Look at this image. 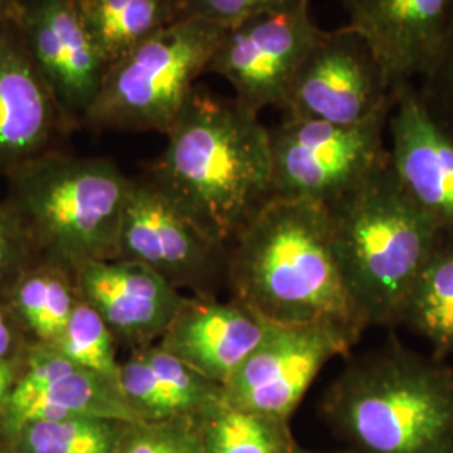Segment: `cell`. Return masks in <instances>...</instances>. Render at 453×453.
I'll use <instances>...</instances> for the list:
<instances>
[{"mask_svg": "<svg viewBox=\"0 0 453 453\" xmlns=\"http://www.w3.org/2000/svg\"><path fill=\"white\" fill-rule=\"evenodd\" d=\"M321 413L348 453H453V368L389 341L342 368Z\"/></svg>", "mask_w": 453, "mask_h": 453, "instance_id": "3957f363", "label": "cell"}, {"mask_svg": "<svg viewBox=\"0 0 453 453\" xmlns=\"http://www.w3.org/2000/svg\"><path fill=\"white\" fill-rule=\"evenodd\" d=\"M388 136L400 185L441 237L453 239V131L426 108L417 84L398 89Z\"/></svg>", "mask_w": 453, "mask_h": 453, "instance_id": "5bb4252c", "label": "cell"}, {"mask_svg": "<svg viewBox=\"0 0 453 453\" xmlns=\"http://www.w3.org/2000/svg\"><path fill=\"white\" fill-rule=\"evenodd\" d=\"M65 119L17 24L0 31V173L46 153Z\"/></svg>", "mask_w": 453, "mask_h": 453, "instance_id": "ac0fdd59", "label": "cell"}, {"mask_svg": "<svg viewBox=\"0 0 453 453\" xmlns=\"http://www.w3.org/2000/svg\"><path fill=\"white\" fill-rule=\"evenodd\" d=\"M289 420L224 405L203 418L205 453H289L296 447Z\"/></svg>", "mask_w": 453, "mask_h": 453, "instance_id": "cb8c5ba5", "label": "cell"}, {"mask_svg": "<svg viewBox=\"0 0 453 453\" xmlns=\"http://www.w3.org/2000/svg\"><path fill=\"white\" fill-rule=\"evenodd\" d=\"M393 106L357 125L282 118L269 130L274 196L329 207L372 179L389 163Z\"/></svg>", "mask_w": 453, "mask_h": 453, "instance_id": "52a82bcc", "label": "cell"}, {"mask_svg": "<svg viewBox=\"0 0 453 453\" xmlns=\"http://www.w3.org/2000/svg\"><path fill=\"white\" fill-rule=\"evenodd\" d=\"M76 288L58 267L24 273L9 291L12 319L33 333L37 344L52 346L65 333L78 301Z\"/></svg>", "mask_w": 453, "mask_h": 453, "instance_id": "7402d4cb", "label": "cell"}, {"mask_svg": "<svg viewBox=\"0 0 453 453\" xmlns=\"http://www.w3.org/2000/svg\"><path fill=\"white\" fill-rule=\"evenodd\" d=\"M138 421L113 383L86 372L46 344H34L0 411V438L7 443L34 421L65 418Z\"/></svg>", "mask_w": 453, "mask_h": 453, "instance_id": "4fadbf2b", "label": "cell"}, {"mask_svg": "<svg viewBox=\"0 0 453 453\" xmlns=\"http://www.w3.org/2000/svg\"><path fill=\"white\" fill-rule=\"evenodd\" d=\"M232 297L279 324L366 329L334 249L329 207L273 196L228 249Z\"/></svg>", "mask_w": 453, "mask_h": 453, "instance_id": "7a4b0ae2", "label": "cell"}, {"mask_svg": "<svg viewBox=\"0 0 453 453\" xmlns=\"http://www.w3.org/2000/svg\"><path fill=\"white\" fill-rule=\"evenodd\" d=\"M119 389L138 421L205 418L226 405L222 385L192 370L160 342L131 349L121 361Z\"/></svg>", "mask_w": 453, "mask_h": 453, "instance_id": "d6986e66", "label": "cell"}, {"mask_svg": "<svg viewBox=\"0 0 453 453\" xmlns=\"http://www.w3.org/2000/svg\"><path fill=\"white\" fill-rule=\"evenodd\" d=\"M329 213L341 271L366 327L396 326L441 234L389 163L329 205Z\"/></svg>", "mask_w": 453, "mask_h": 453, "instance_id": "277c9868", "label": "cell"}, {"mask_svg": "<svg viewBox=\"0 0 453 453\" xmlns=\"http://www.w3.org/2000/svg\"><path fill=\"white\" fill-rule=\"evenodd\" d=\"M150 180L213 242L230 249L274 196L269 128L235 97L194 88Z\"/></svg>", "mask_w": 453, "mask_h": 453, "instance_id": "6da1fadb", "label": "cell"}, {"mask_svg": "<svg viewBox=\"0 0 453 453\" xmlns=\"http://www.w3.org/2000/svg\"><path fill=\"white\" fill-rule=\"evenodd\" d=\"M289 453H338V452H314V450H306V449H303V447H299V445H296L294 449H292ZM348 453V452H344Z\"/></svg>", "mask_w": 453, "mask_h": 453, "instance_id": "d6a6232c", "label": "cell"}, {"mask_svg": "<svg viewBox=\"0 0 453 453\" xmlns=\"http://www.w3.org/2000/svg\"><path fill=\"white\" fill-rule=\"evenodd\" d=\"M116 453H205L203 418L130 421Z\"/></svg>", "mask_w": 453, "mask_h": 453, "instance_id": "484cf974", "label": "cell"}, {"mask_svg": "<svg viewBox=\"0 0 453 453\" xmlns=\"http://www.w3.org/2000/svg\"><path fill=\"white\" fill-rule=\"evenodd\" d=\"M417 88L426 108L453 131V20L437 65Z\"/></svg>", "mask_w": 453, "mask_h": 453, "instance_id": "83f0119b", "label": "cell"}, {"mask_svg": "<svg viewBox=\"0 0 453 453\" xmlns=\"http://www.w3.org/2000/svg\"><path fill=\"white\" fill-rule=\"evenodd\" d=\"M7 177L5 205L54 265L71 271L88 260L118 259L133 180L113 162L46 151Z\"/></svg>", "mask_w": 453, "mask_h": 453, "instance_id": "5b68a950", "label": "cell"}, {"mask_svg": "<svg viewBox=\"0 0 453 453\" xmlns=\"http://www.w3.org/2000/svg\"><path fill=\"white\" fill-rule=\"evenodd\" d=\"M398 91L437 65L453 20V0H341Z\"/></svg>", "mask_w": 453, "mask_h": 453, "instance_id": "2e32d148", "label": "cell"}, {"mask_svg": "<svg viewBox=\"0 0 453 453\" xmlns=\"http://www.w3.org/2000/svg\"><path fill=\"white\" fill-rule=\"evenodd\" d=\"M396 95L368 39L348 24L318 37L280 110L284 118L357 125L395 104Z\"/></svg>", "mask_w": 453, "mask_h": 453, "instance_id": "ba28073f", "label": "cell"}, {"mask_svg": "<svg viewBox=\"0 0 453 453\" xmlns=\"http://www.w3.org/2000/svg\"><path fill=\"white\" fill-rule=\"evenodd\" d=\"M14 319L7 308L0 306V361L17 357V338Z\"/></svg>", "mask_w": 453, "mask_h": 453, "instance_id": "f546056e", "label": "cell"}, {"mask_svg": "<svg viewBox=\"0 0 453 453\" xmlns=\"http://www.w3.org/2000/svg\"><path fill=\"white\" fill-rule=\"evenodd\" d=\"M359 336L334 324L271 323L259 346L224 385L226 405L289 420L324 366L346 357Z\"/></svg>", "mask_w": 453, "mask_h": 453, "instance_id": "9c48e42d", "label": "cell"}, {"mask_svg": "<svg viewBox=\"0 0 453 453\" xmlns=\"http://www.w3.org/2000/svg\"><path fill=\"white\" fill-rule=\"evenodd\" d=\"M226 27L183 17L108 67L84 121L96 128L158 131L173 127L195 81L207 73Z\"/></svg>", "mask_w": 453, "mask_h": 453, "instance_id": "8992f818", "label": "cell"}, {"mask_svg": "<svg viewBox=\"0 0 453 453\" xmlns=\"http://www.w3.org/2000/svg\"><path fill=\"white\" fill-rule=\"evenodd\" d=\"M398 324L420 334L435 357L452 355L453 239H440L408 294Z\"/></svg>", "mask_w": 453, "mask_h": 453, "instance_id": "44dd1931", "label": "cell"}, {"mask_svg": "<svg viewBox=\"0 0 453 453\" xmlns=\"http://www.w3.org/2000/svg\"><path fill=\"white\" fill-rule=\"evenodd\" d=\"M22 366H24V359L19 361V357L0 361V411L20 376Z\"/></svg>", "mask_w": 453, "mask_h": 453, "instance_id": "4dcf8cb0", "label": "cell"}, {"mask_svg": "<svg viewBox=\"0 0 453 453\" xmlns=\"http://www.w3.org/2000/svg\"><path fill=\"white\" fill-rule=\"evenodd\" d=\"M311 0H183V17L200 19L220 27H234L254 17L286 12Z\"/></svg>", "mask_w": 453, "mask_h": 453, "instance_id": "4316f807", "label": "cell"}, {"mask_svg": "<svg viewBox=\"0 0 453 453\" xmlns=\"http://www.w3.org/2000/svg\"><path fill=\"white\" fill-rule=\"evenodd\" d=\"M71 271L80 299L131 349L162 340L187 299L162 275L131 260H88Z\"/></svg>", "mask_w": 453, "mask_h": 453, "instance_id": "9a60e30c", "label": "cell"}, {"mask_svg": "<svg viewBox=\"0 0 453 453\" xmlns=\"http://www.w3.org/2000/svg\"><path fill=\"white\" fill-rule=\"evenodd\" d=\"M127 423L97 417L34 421L5 445L12 453H116Z\"/></svg>", "mask_w": 453, "mask_h": 453, "instance_id": "603a6c76", "label": "cell"}, {"mask_svg": "<svg viewBox=\"0 0 453 453\" xmlns=\"http://www.w3.org/2000/svg\"><path fill=\"white\" fill-rule=\"evenodd\" d=\"M17 27L63 118L95 104L108 65L84 27L76 0H24Z\"/></svg>", "mask_w": 453, "mask_h": 453, "instance_id": "7c38bea8", "label": "cell"}, {"mask_svg": "<svg viewBox=\"0 0 453 453\" xmlns=\"http://www.w3.org/2000/svg\"><path fill=\"white\" fill-rule=\"evenodd\" d=\"M321 33L309 5L243 20L226 29L207 73L222 76L249 110H280L299 65Z\"/></svg>", "mask_w": 453, "mask_h": 453, "instance_id": "8fae6325", "label": "cell"}, {"mask_svg": "<svg viewBox=\"0 0 453 453\" xmlns=\"http://www.w3.org/2000/svg\"><path fill=\"white\" fill-rule=\"evenodd\" d=\"M118 259L138 262L194 297H217L226 286L228 249L195 226L148 179L133 180Z\"/></svg>", "mask_w": 453, "mask_h": 453, "instance_id": "30bf717a", "label": "cell"}, {"mask_svg": "<svg viewBox=\"0 0 453 453\" xmlns=\"http://www.w3.org/2000/svg\"><path fill=\"white\" fill-rule=\"evenodd\" d=\"M24 0H0V31L17 24Z\"/></svg>", "mask_w": 453, "mask_h": 453, "instance_id": "1f68e13d", "label": "cell"}, {"mask_svg": "<svg viewBox=\"0 0 453 453\" xmlns=\"http://www.w3.org/2000/svg\"><path fill=\"white\" fill-rule=\"evenodd\" d=\"M271 321L237 299L187 297L158 341L173 357L219 385H226L264 340Z\"/></svg>", "mask_w": 453, "mask_h": 453, "instance_id": "e0dca14e", "label": "cell"}, {"mask_svg": "<svg viewBox=\"0 0 453 453\" xmlns=\"http://www.w3.org/2000/svg\"><path fill=\"white\" fill-rule=\"evenodd\" d=\"M116 342L108 324L95 309L80 299L65 333L50 348L82 370L95 372L119 388L121 361L116 357Z\"/></svg>", "mask_w": 453, "mask_h": 453, "instance_id": "d4e9b609", "label": "cell"}, {"mask_svg": "<svg viewBox=\"0 0 453 453\" xmlns=\"http://www.w3.org/2000/svg\"><path fill=\"white\" fill-rule=\"evenodd\" d=\"M31 242L19 226L14 213L0 205V291L9 289L26 273Z\"/></svg>", "mask_w": 453, "mask_h": 453, "instance_id": "f1b7e54d", "label": "cell"}, {"mask_svg": "<svg viewBox=\"0 0 453 453\" xmlns=\"http://www.w3.org/2000/svg\"><path fill=\"white\" fill-rule=\"evenodd\" d=\"M103 61L114 65L133 49L183 19V0H76Z\"/></svg>", "mask_w": 453, "mask_h": 453, "instance_id": "ffe728a7", "label": "cell"}, {"mask_svg": "<svg viewBox=\"0 0 453 453\" xmlns=\"http://www.w3.org/2000/svg\"><path fill=\"white\" fill-rule=\"evenodd\" d=\"M0 453H12V452H11V450H9V447H7V445H5V443H4V441H2V443H0Z\"/></svg>", "mask_w": 453, "mask_h": 453, "instance_id": "836d02e7", "label": "cell"}]
</instances>
